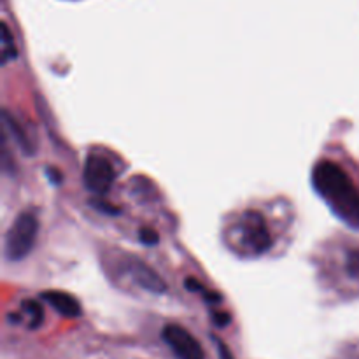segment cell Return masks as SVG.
Listing matches in <instances>:
<instances>
[{
  "label": "cell",
  "mask_w": 359,
  "mask_h": 359,
  "mask_svg": "<svg viewBox=\"0 0 359 359\" xmlns=\"http://www.w3.org/2000/svg\"><path fill=\"white\" fill-rule=\"evenodd\" d=\"M312 184L337 216L359 226V189L340 165L319 161L312 172Z\"/></svg>",
  "instance_id": "6da1fadb"
},
{
  "label": "cell",
  "mask_w": 359,
  "mask_h": 359,
  "mask_svg": "<svg viewBox=\"0 0 359 359\" xmlns=\"http://www.w3.org/2000/svg\"><path fill=\"white\" fill-rule=\"evenodd\" d=\"M39 233V221L32 212H23L11 224L6 235V258L9 262H20L27 258L34 249Z\"/></svg>",
  "instance_id": "7a4b0ae2"
},
{
  "label": "cell",
  "mask_w": 359,
  "mask_h": 359,
  "mask_svg": "<svg viewBox=\"0 0 359 359\" xmlns=\"http://www.w3.org/2000/svg\"><path fill=\"white\" fill-rule=\"evenodd\" d=\"M241 237L242 242L251 249L255 255H263L272 248V235H270L266 221L258 210H248L241 217Z\"/></svg>",
  "instance_id": "3957f363"
},
{
  "label": "cell",
  "mask_w": 359,
  "mask_h": 359,
  "mask_svg": "<svg viewBox=\"0 0 359 359\" xmlns=\"http://www.w3.org/2000/svg\"><path fill=\"white\" fill-rule=\"evenodd\" d=\"M161 339L177 359H205L202 344L182 326L167 325L161 332Z\"/></svg>",
  "instance_id": "277c9868"
},
{
  "label": "cell",
  "mask_w": 359,
  "mask_h": 359,
  "mask_svg": "<svg viewBox=\"0 0 359 359\" xmlns=\"http://www.w3.org/2000/svg\"><path fill=\"white\" fill-rule=\"evenodd\" d=\"M84 186L95 195H105L114 184V168L111 161L98 154H90L86 158L83 170Z\"/></svg>",
  "instance_id": "5b68a950"
},
{
  "label": "cell",
  "mask_w": 359,
  "mask_h": 359,
  "mask_svg": "<svg viewBox=\"0 0 359 359\" xmlns=\"http://www.w3.org/2000/svg\"><path fill=\"white\" fill-rule=\"evenodd\" d=\"M128 270L132 273L133 280H135L139 286H142L144 290L151 291V293H158V294H163L167 291V284L165 280L154 272L151 266H147L146 263L140 262L137 258H130L128 263Z\"/></svg>",
  "instance_id": "8992f818"
},
{
  "label": "cell",
  "mask_w": 359,
  "mask_h": 359,
  "mask_svg": "<svg viewBox=\"0 0 359 359\" xmlns=\"http://www.w3.org/2000/svg\"><path fill=\"white\" fill-rule=\"evenodd\" d=\"M41 298L49 307L55 309L58 314H62L63 318L76 319L83 314L79 302L69 293H63V291H46V293H42Z\"/></svg>",
  "instance_id": "52a82bcc"
},
{
  "label": "cell",
  "mask_w": 359,
  "mask_h": 359,
  "mask_svg": "<svg viewBox=\"0 0 359 359\" xmlns=\"http://www.w3.org/2000/svg\"><path fill=\"white\" fill-rule=\"evenodd\" d=\"M2 118H4V126H6V128L13 133V137L16 139V144L21 147V149H23V153L34 154V146H32L30 139L25 135V132L21 130L20 123L16 121V118H14V116H11L7 111L2 112Z\"/></svg>",
  "instance_id": "ba28073f"
},
{
  "label": "cell",
  "mask_w": 359,
  "mask_h": 359,
  "mask_svg": "<svg viewBox=\"0 0 359 359\" xmlns=\"http://www.w3.org/2000/svg\"><path fill=\"white\" fill-rule=\"evenodd\" d=\"M23 311L28 316V328L37 330L39 326L44 321V311H42V305H39L35 300L23 302Z\"/></svg>",
  "instance_id": "9c48e42d"
},
{
  "label": "cell",
  "mask_w": 359,
  "mask_h": 359,
  "mask_svg": "<svg viewBox=\"0 0 359 359\" xmlns=\"http://www.w3.org/2000/svg\"><path fill=\"white\" fill-rule=\"evenodd\" d=\"M16 55L18 51L16 46H14L9 27H7V23H2V65H6L7 62L16 58Z\"/></svg>",
  "instance_id": "30bf717a"
},
{
  "label": "cell",
  "mask_w": 359,
  "mask_h": 359,
  "mask_svg": "<svg viewBox=\"0 0 359 359\" xmlns=\"http://www.w3.org/2000/svg\"><path fill=\"white\" fill-rule=\"evenodd\" d=\"M346 270L353 279H359V251H351L347 255V262H346Z\"/></svg>",
  "instance_id": "8fae6325"
},
{
  "label": "cell",
  "mask_w": 359,
  "mask_h": 359,
  "mask_svg": "<svg viewBox=\"0 0 359 359\" xmlns=\"http://www.w3.org/2000/svg\"><path fill=\"white\" fill-rule=\"evenodd\" d=\"M139 235H140V241H142L146 245H154L158 244V241H160V238H158V233L153 230V228H142Z\"/></svg>",
  "instance_id": "7c38bea8"
},
{
  "label": "cell",
  "mask_w": 359,
  "mask_h": 359,
  "mask_svg": "<svg viewBox=\"0 0 359 359\" xmlns=\"http://www.w3.org/2000/svg\"><path fill=\"white\" fill-rule=\"evenodd\" d=\"M212 321L217 328H224V326L230 325L231 318L230 314H226V312H212Z\"/></svg>",
  "instance_id": "4fadbf2b"
},
{
  "label": "cell",
  "mask_w": 359,
  "mask_h": 359,
  "mask_svg": "<svg viewBox=\"0 0 359 359\" xmlns=\"http://www.w3.org/2000/svg\"><path fill=\"white\" fill-rule=\"evenodd\" d=\"M214 344H216L217 353H219V359H233V356H231V353H230V349H228V346L223 342V340L217 339V337H214Z\"/></svg>",
  "instance_id": "5bb4252c"
},
{
  "label": "cell",
  "mask_w": 359,
  "mask_h": 359,
  "mask_svg": "<svg viewBox=\"0 0 359 359\" xmlns=\"http://www.w3.org/2000/svg\"><path fill=\"white\" fill-rule=\"evenodd\" d=\"M186 287H188L189 291H193V293H196V291H198V293H207V291L203 290L202 284H200L198 280H195V279L186 280Z\"/></svg>",
  "instance_id": "9a60e30c"
}]
</instances>
